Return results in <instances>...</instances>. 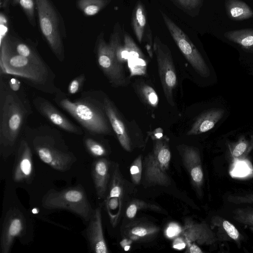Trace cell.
Returning <instances> with one entry per match:
<instances>
[{"mask_svg":"<svg viewBox=\"0 0 253 253\" xmlns=\"http://www.w3.org/2000/svg\"><path fill=\"white\" fill-rule=\"evenodd\" d=\"M33 111L24 91H15L3 75L0 80V152L7 157L15 152L29 117Z\"/></svg>","mask_w":253,"mask_h":253,"instance_id":"1","label":"cell"},{"mask_svg":"<svg viewBox=\"0 0 253 253\" xmlns=\"http://www.w3.org/2000/svg\"><path fill=\"white\" fill-rule=\"evenodd\" d=\"M0 73L19 77L28 85L45 93L54 95L60 89L54 83L56 75L49 66L16 52L9 35L0 41Z\"/></svg>","mask_w":253,"mask_h":253,"instance_id":"2","label":"cell"},{"mask_svg":"<svg viewBox=\"0 0 253 253\" xmlns=\"http://www.w3.org/2000/svg\"><path fill=\"white\" fill-rule=\"evenodd\" d=\"M98 94L96 91H84L79 98L72 100L60 89L54 95L53 100L87 132L94 135L110 134L112 127L104 109L103 96L100 99Z\"/></svg>","mask_w":253,"mask_h":253,"instance_id":"3","label":"cell"},{"mask_svg":"<svg viewBox=\"0 0 253 253\" xmlns=\"http://www.w3.org/2000/svg\"><path fill=\"white\" fill-rule=\"evenodd\" d=\"M23 135L41 160L55 170L66 171L75 162L58 129L46 124L36 127L27 125Z\"/></svg>","mask_w":253,"mask_h":253,"instance_id":"4","label":"cell"},{"mask_svg":"<svg viewBox=\"0 0 253 253\" xmlns=\"http://www.w3.org/2000/svg\"><path fill=\"white\" fill-rule=\"evenodd\" d=\"M41 31L51 51L60 61L65 59L64 21L50 0H35Z\"/></svg>","mask_w":253,"mask_h":253,"instance_id":"5","label":"cell"},{"mask_svg":"<svg viewBox=\"0 0 253 253\" xmlns=\"http://www.w3.org/2000/svg\"><path fill=\"white\" fill-rule=\"evenodd\" d=\"M123 32L120 24L116 23L110 35L109 42H106L103 32H101L97 38L95 46L98 65L114 87L127 84L123 65L118 61L115 53L117 39Z\"/></svg>","mask_w":253,"mask_h":253,"instance_id":"6","label":"cell"},{"mask_svg":"<svg viewBox=\"0 0 253 253\" xmlns=\"http://www.w3.org/2000/svg\"><path fill=\"white\" fill-rule=\"evenodd\" d=\"M42 207L47 210H62L72 212L88 222L92 208L83 188L80 186L57 191L51 189L43 196Z\"/></svg>","mask_w":253,"mask_h":253,"instance_id":"7","label":"cell"},{"mask_svg":"<svg viewBox=\"0 0 253 253\" xmlns=\"http://www.w3.org/2000/svg\"><path fill=\"white\" fill-rule=\"evenodd\" d=\"M160 13L171 37L186 60L201 77H209L210 69L188 36L165 13L161 10Z\"/></svg>","mask_w":253,"mask_h":253,"instance_id":"8","label":"cell"},{"mask_svg":"<svg viewBox=\"0 0 253 253\" xmlns=\"http://www.w3.org/2000/svg\"><path fill=\"white\" fill-rule=\"evenodd\" d=\"M153 51L164 95L168 102L173 106V91L176 85L177 77L171 51L158 36L153 40Z\"/></svg>","mask_w":253,"mask_h":253,"instance_id":"9","label":"cell"},{"mask_svg":"<svg viewBox=\"0 0 253 253\" xmlns=\"http://www.w3.org/2000/svg\"><path fill=\"white\" fill-rule=\"evenodd\" d=\"M26 214L17 207L10 208L4 215L0 239L1 253H9L15 240L23 237L28 229Z\"/></svg>","mask_w":253,"mask_h":253,"instance_id":"10","label":"cell"},{"mask_svg":"<svg viewBox=\"0 0 253 253\" xmlns=\"http://www.w3.org/2000/svg\"><path fill=\"white\" fill-rule=\"evenodd\" d=\"M32 103L39 114L51 124L69 133L77 135L83 134L82 127L70 121L47 99L36 96Z\"/></svg>","mask_w":253,"mask_h":253,"instance_id":"11","label":"cell"},{"mask_svg":"<svg viewBox=\"0 0 253 253\" xmlns=\"http://www.w3.org/2000/svg\"><path fill=\"white\" fill-rule=\"evenodd\" d=\"M12 177L16 183L32 182L34 176V167L32 148L22 135L16 150Z\"/></svg>","mask_w":253,"mask_h":253,"instance_id":"12","label":"cell"},{"mask_svg":"<svg viewBox=\"0 0 253 253\" xmlns=\"http://www.w3.org/2000/svg\"><path fill=\"white\" fill-rule=\"evenodd\" d=\"M179 235L184 239L186 246L193 243L210 246L218 241L215 232L206 222L199 223L189 218L185 219Z\"/></svg>","mask_w":253,"mask_h":253,"instance_id":"13","label":"cell"},{"mask_svg":"<svg viewBox=\"0 0 253 253\" xmlns=\"http://www.w3.org/2000/svg\"><path fill=\"white\" fill-rule=\"evenodd\" d=\"M86 235L91 250L96 253H108L104 238L101 215V208L93 210L86 229Z\"/></svg>","mask_w":253,"mask_h":253,"instance_id":"14","label":"cell"},{"mask_svg":"<svg viewBox=\"0 0 253 253\" xmlns=\"http://www.w3.org/2000/svg\"><path fill=\"white\" fill-rule=\"evenodd\" d=\"M180 154L184 166L187 170L193 185L200 191L204 183V172L200 153L193 147L184 145Z\"/></svg>","mask_w":253,"mask_h":253,"instance_id":"15","label":"cell"},{"mask_svg":"<svg viewBox=\"0 0 253 253\" xmlns=\"http://www.w3.org/2000/svg\"><path fill=\"white\" fill-rule=\"evenodd\" d=\"M103 104L106 114L112 128L122 147L127 151L131 150L130 139L125 125L112 101L103 96Z\"/></svg>","mask_w":253,"mask_h":253,"instance_id":"16","label":"cell"},{"mask_svg":"<svg viewBox=\"0 0 253 253\" xmlns=\"http://www.w3.org/2000/svg\"><path fill=\"white\" fill-rule=\"evenodd\" d=\"M124 46L127 55L126 63L130 77L145 75L147 66L145 56L126 31H124Z\"/></svg>","mask_w":253,"mask_h":253,"instance_id":"17","label":"cell"},{"mask_svg":"<svg viewBox=\"0 0 253 253\" xmlns=\"http://www.w3.org/2000/svg\"><path fill=\"white\" fill-rule=\"evenodd\" d=\"M110 162L105 158L95 160L91 167V175L96 195L99 199L104 198L109 184Z\"/></svg>","mask_w":253,"mask_h":253,"instance_id":"18","label":"cell"},{"mask_svg":"<svg viewBox=\"0 0 253 253\" xmlns=\"http://www.w3.org/2000/svg\"><path fill=\"white\" fill-rule=\"evenodd\" d=\"M211 227L215 233L218 241L234 242L240 247L244 238L238 229L229 221L219 215L211 219Z\"/></svg>","mask_w":253,"mask_h":253,"instance_id":"19","label":"cell"},{"mask_svg":"<svg viewBox=\"0 0 253 253\" xmlns=\"http://www.w3.org/2000/svg\"><path fill=\"white\" fill-rule=\"evenodd\" d=\"M105 197V207L111 221L114 216V211L119 208L121 211L122 198L123 196V183L118 167L116 166L112 173Z\"/></svg>","mask_w":253,"mask_h":253,"instance_id":"20","label":"cell"},{"mask_svg":"<svg viewBox=\"0 0 253 253\" xmlns=\"http://www.w3.org/2000/svg\"><path fill=\"white\" fill-rule=\"evenodd\" d=\"M224 110L221 108H211L202 113L196 120L188 135L201 134L211 129L222 118Z\"/></svg>","mask_w":253,"mask_h":253,"instance_id":"21","label":"cell"},{"mask_svg":"<svg viewBox=\"0 0 253 253\" xmlns=\"http://www.w3.org/2000/svg\"><path fill=\"white\" fill-rule=\"evenodd\" d=\"M145 177L147 182L168 186L171 184L169 177L154 159L153 153H149L144 160Z\"/></svg>","mask_w":253,"mask_h":253,"instance_id":"22","label":"cell"},{"mask_svg":"<svg viewBox=\"0 0 253 253\" xmlns=\"http://www.w3.org/2000/svg\"><path fill=\"white\" fill-rule=\"evenodd\" d=\"M146 12L144 5L138 0L133 8L131 16V26L138 42L141 43L147 26Z\"/></svg>","mask_w":253,"mask_h":253,"instance_id":"23","label":"cell"},{"mask_svg":"<svg viewBox=\"0 0 253 253\" xmlns=\"http://www.w3.org/2000/svg\"><path fill=\"white\" fill-rule=\"evenodd\" d=\"M225 8L228 17L234 21H242L253 17V10L241 0H226Z\"/></svg>","mask_w":253,"mask_h":253,"instance_id":"24","label":"cell"},{"mask_svg":"<svg viewBox=\"0 0 253 253\" xmlns=\"http://www.w3.org/2000/svg\"><path fill=\"white\" fill-rule=\"evenodd\" d=\"M224 37L243 49L253 51V29L232 30L225 32Z\"/></svg>","mask_w":253,"mask_h":253,"instance_id":"25","label":"cell"},{"mask_svg":"<svg viewBox=\"0 0 253 253\" xmlns=\"http://www.w3.org/2000/svg\"><path fill=\"white\" fill-rule=\"evenodd\" d=\"M10 40L12 47L16 52L39 63L46 64L36 48L32 45L15 37H10Z\"/></svg>","mask_w":253,"mask_h":253,"instance_id":"26","label":"cell"},{"mask_svg":"<svg viewBox=\"0 0 253 253\" xmlns=\"http://www.w3.org/2000/svg\"><path fill=\"white\" fill-rule=\"evenodd\" d=\"M152 153L162 169L166 172L171 159V153L167 143L161 139L155 140Z\"/></svg>","mask_w":253,"mask_h":253,"instance_id":"27","label":"cell"},{"mask_svg":"<svg viewBox=\"0 0 253 253\" xmlns=\"http://www.w3.org/2000/svg\"><path fill=\"white\" fill-rule=\"evenodd\" d=\"M159 228L155 225L146 224H137L131 225L126 229V234L133 240L151 237L156 234Z\"/></svg>","mask_w":253,"mask_h":253,"instance_id":"28","label":"cell"},{"mask_svg":"<svg viewBox=\"0 0 253 253\" xmlns=\"http://www.w3.org/2000/svg\"><path fill=\"white\" fill-rule=\"evenodd\" d=\"M111 0H78L77 6L86 16L96 15L104 8Z\"/></svg>","mask_w":253,"mask_h":253,"instance_id":"29","label":"cell"},{"mask_svg":"<svg viewBox=\"0 0 253 253\" xmlns=\"http://www.w3.org/2000/svg\"><path fill=\"white\" fill-rule=\"evenodd\" d=\"M84 142L87 151L93 157L97 158H103L107 154V151L102 143L93 137V134H85Z\"/></svg>","mask_w":253,"mask_h":253,"instance_id":"30","label":"cell"},{"mask_svg":"<svg viewBox=\"0 0 253 253\" xmlns=\"http://www.w3.org/2000/svg\"><path fill=\"white\" fill-rule=\"evenodd\" d=\"M233 219L240 224L248 227L253 232V207L238 208L233 211Z\"/></svg>","mask_w":253,"mask_h":253,"instance_id":"31","label":"cell"},{"mask_svg":"<svg viewBox=\"0 0 253 253\" xmlns=\"http://www.w3.org/2000/svg\"><path fill=\"white\" fill-rule=\"evenodd\" d=\"M177 7L191 16L198 14L203 0H170Z\"/></svg>","mask_w":253,"mask_h":253,"instance_id":"32","label":"cell"},{"mask_svg":"<svg viewBox=\"0 0 253 253\" xmlns=\"http://www.w3.org/2000/svg\"><path fill=\"white\" fill-rule=\"evenodd\" d=\"M13 6L19 5L26 14L30 24L34 27L36 25L35 20V0H12Z\"/></svg>","mask_w":253,"mask_h":253,"instance_id":"33","label":"cell"},{"mask_svg":"<svg viewBox=\"0 0 253 253\" xmlns=\"http://www.w3.org/2000/svg\"><path fill=\"white\" fill-rule=\"evenodd\" d=\"M138 92L147 104L153 107L157 106L159 102L158 96L151 86L145 84L141 85L138 89Z\"/></svg>","mask_w":253,"mask_h":253,"instance_id":"34","label":"cell"},{"mask_svg":"<svg viewBox=\"0 0 253 253\" xmlns=\"http://www.w3.org/2000/svg\"><path fill=\"white\" fill-rule=\"evenodd\" d=\"M151 209L157 210L158 207L155 205H150L142 201L136 200L131 202L126 210V215L129 218H133L138 210L141 209Z\"/></svg>","mask_w":253,"mask_h":253,"instance_id":"35","label":"cell"},{"mask_svg":"<svg viewBox=\"0 0 253 253\" xmlns=\"http://www.w3.org/2000/svg\"><path fill=\"white\" fill-rule=\"evenodd\" d=\"M130 174L132 182L138 184L141 178L142 172V162L141 155L138 156L133 161L130 167Z\"/></svg>","mask_w":253,"mask_h":253,"instance_id":"36","label":"cell"},{"mask_svg":"<svg viewBox=\"0 0 253 253\" xmlns=\"http://www.w3.org/2000/svg\"><path fill=\"white\" fill-rule=\"evenodd\" d=\"M85 79L84 74H81L73 79L68 85V94L71 95L78 93L82 88Z\"/></svg>","mask_w":253,"mask_h":253,"instance_id":"37","label":"cell"},{"mask_svg":"<svg viewBox=\"0 0 253 253\" xmlns=\"http://www.w3.org/2000/svg\"><path fill=\"white\" fill-rule=\"evenodd\" d=\"M227 201L234 204H253V193L243 195H230Z\"/></svg>","mask_w":253,"mask_h":253,"instance_id":"38","label":"cell"},{"mask_svg":"<svg viewBox=\"0 0 253 253\" xmlns=\"http://www.w3.org/2000/svg\"><path fill=\"white\" fill-rule=\"evenodd\" d=\"M248 147V143L246 140H240L236 144L231 151L232 157L235 159L242 158L246 153Z\"/></svg>","mask_w":253,"mask_h":253,"instance_id":"39","label":"cell"},{"mask_svg":"<svg viewBox=\"0 0 253 253\" xmlns=\"http://www.w3.org/2000/svg\"><path fill=\"white\" fill-rule=\"evenodd\" d=\"M143 38L146 42V48L149 56L152 58L153 55V42L152 34L149 24H147L145 30Z\"/></svg>","mask_w":253,"mask_h":253,"instance_id":"40","label":"cell"},{"mask_svg":"<svg viewBox=\"0 0 253 253\" xmlns=\"http://www.w3.org/2000/svg\"><path fill=\"white\" fill-rule=\"evenodd\" d=\"M0 41L4 39L8 35V20L6 15L1 12L0 15Z\"/></svg>","mask_w":253,"mask_h":253,"instance_id":"41","label":"cell"},{"mask_svg":"<svg viewBox=\"0 0 253 253\" xmlns=\"http://www.w3.org/2000/svg\"><path fill=\"white\" fill-rule=\"evenodd\" d=\"M181 231V228L175 223H171L168 227L166 234L168 238H175L178 236Z\"/></svg>","mask_w":253,"mask_h":253,"instance_id":"42","label":"cell"},{"mask_svg":"<svg viewBox=\"0 0 253 253\" xmlns=\"http://www.w3.org/2000/svg\"><path fill=\"white\" fill-rule=\"evenodd\" d=\"M3 76L5 78L4 76V75H3ZM6 82H7L9 87L13 91H17L20 90L21 89L20 82L16 78H11L9 79V80L8 81V80L6 81Z\"/></svg>","mask_w":253,"mask_h":253,"instance_id":"43","label":"cell"},{"mask_svg":"<svg viewBox=\"0 0 253 253\" xmlns=\"http://www.w3.org/2000/svg\"><path fill=\"white\" fill-rule=\"evenodd\" d=\"M172 245L173 248L176 250H182L186 247V244L184 239L180 236L174 238Z\"/></svg>","mask_w":253,"mask_h":253,"instance_id":"44","label":"cell"},{"mask_svg":"<svg viewBox=\"0 0 253 253\" xmlns=\"http://www.w3.org/2000/svg\"><path fill=\"white\" fill-rule=\"evenodd\" d=\"M185 252L189 253H203V251L196 243H193L186 246Z\"/></svg>","mask_w":253,"mask_h":253,"instance_id":"45","label":"cell"},{"mask_svg":"<svg viewBox=\"0 0 253 253\" xmlns=\"http://www.w3.org/2000/svg\"><path fill=\"white\" fill-rule=\"evenodd\" d=\"M163 131L161 130V129H157L154 132V135L152 137L155 140L161 139L163 137Z\"/></svg>","mask_w":253,"mask_h":253,"instance_id":"46","label":"cell"},{"mask_svg":"<svg viewBox=\"0 0 253 253\" xmlns=\"http://www.w3.org/2000/svg\"><path fill=\"white\" fill-rule=\"evenodd\" d=\"M11 1L12 0H2L0 1V7L3 9L6 8Z\"/></svg>","mask_w":253,"mask_h":253,"instance_id":"47","label":"cell"},{"mask_svg":"<svg viewBox=\"0 0 253 253\" xmlns=\"http://www.w3.org/2000/svg\"><path fill=\"white\" fill-rule=\"evenodd\" d=\"M247 177L248 178H253V171H252L251 173H249V174H248Z\"/></svg>","mask_w":253,"mask_h":253,"instance_id":"48","label":"cell"}]
</instances>
